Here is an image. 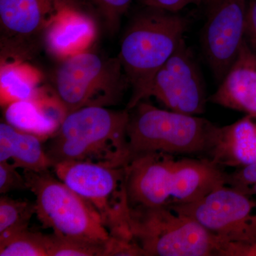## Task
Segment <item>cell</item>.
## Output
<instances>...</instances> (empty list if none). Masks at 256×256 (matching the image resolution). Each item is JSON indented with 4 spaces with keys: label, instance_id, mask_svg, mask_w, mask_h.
Instances as JSON below:
<instances>
[{
    "label": "cell",
    "instance_id": "obj_1",
    "mask_svg": "<svg viewBox=\"0 0 256 256\" xmlns=\"http://www.w3.org/2000/svg\"><path fill=\"white\" fill-rule=\"evenodd\" d=\"M129 206H169L190 203L226 185V172L210 159H175L152 153L126 165Z\"/></svg>",
    "mask_w": 256,
    "mask_h": 256
},
{
    "label": "cell",
    "instance_id": "obj_2",
    "mask_svg": "<svg viewBox=\"0 0 256 256\" xmlns=\"http://www.w3.org/2000/svg\"><path fill=\"white\" fill-rule=\"evenodd\" d=\"M188 26L178 12L152 6H146L131 20L118 56L132 90L128 110L146 100L153 79L184 38Z\"/></svg>",
    "mask_w": 256,
    "mask_h": 256
},
{
    "label": "cell",
    "instance_id": "obj_3",
    "mask_svg": "<svg viewBox=\"0 0 256 256\" xmlns=\"http://www.w3.org/2000/svg\"><path fill=\"white\" fill-rule=\"evenodd\" d=\"M129 110L88 106L66 116L45 150L52 168L65 161H89L114 166L128 163Z\"/></svg>",
    "mask_w": 256,
    "mask_h": 256
},
{
    "label": "cell",
    "instance_id": "obj_4",
    "mask_svg": "<svg viewBox=\"0 0 256 256\" xmlns=\"http://www.w3.org/2000/svg\"><path fill=\"white\" fill-rule=\"evenodd\" d=\"M129 114L128 163L152 153H207L216 128L203 118L162 110L144 100Z\"/></svg>",
    "mask_w": 256,
    "mask_h": 256
},
{
    "label": "cell",
    "instance_id": "obj_5",
    "mask_svg": "<svg viewBox=\"0 0 256 256\" xmlns=\"http://www.w3.org/2000/svg\"><path fill=\"white\" fill-rule=\"evenodd\" d=\"M133 240L146 256H216L223 240L168 206H129Z\"/></svg>",
    "mask_w": 256,
    "mask_h": 256
},
{
    "label": "cell",
    "instance_id": "obj_6",
    "mask_svg": "<svg viewBox=\"0 0 256 256\" xmlns=\"http://www.w3.org/2000/svg\"><path fill=\"white\" fill-rule=\"evenodd\" d=\"M130 88L118 57L84 52L62 60L55 72L54 92L67 114L88 106L116 105Z\"/></svg>",
    "mask_w": 256,
    "mask_h": 256
},
{
    "label": "cell",
    "instance_id": "obj_7",
    "mask_svg": "<svg viewBox=\"0 0 256 256\" xmlns=\"http://www.w3.org/2000/svg\"><path fill=\"white\" fill-rule=\"evenodd\" d=\"M28 190L35 196V214L54 233L96 244L111 238L100 215L90 202L47 171H24Z\"/></svg>",
    "mask_w": 256,
    "mask_h": 256
},
{
    "label": "cell",
    "instance_id": "obj_8",
    "mask_svg": "<svg viewBox=\"0 0 256 256\" xmlns=\"http://www.w3.org/2000/svg\"><path fill=\"white\" fill-rule=\"evenodd\" d=\"M56 178L94 206L110 236L134 242L128 222L126 166L65 161L53 166Z\"/></svg>",
    "mask_w": 256,
    "mask_h": 256
},
{
    "label": "cell",
    "instance_id": "obj_9",
    "mask_svg": "<svg viewBox=\"0 0 256 256\" xmlns=\"http://www.w3.org/2000/svg\"><path fill=\"white\" fill-rule=\"evenodd\" d=\"M85 6L87 0H0L1 63L30 58L56 20Z\"/></svg>",
    "mask_w": 256,
    "mask_h": 256
},
{
    "label": "cell",
    "instance_id": "obj_10",
    "mask_svg": "<svg viewBox=\"0 0 256 256\" xmlns=\"http://www.w3.org/2000/svg\"><path fill=\"white\" fill-rule=\"evenodd\" d=\"M168 207L193 218L224 244L256 239V201L228 185L196 201Z\"/></svg>",
    "mask_w": 256,
    "mask_h": 256
},
{
    "label": "cell",
    "instance_id": "obj_11",
    "mask_svg": "<svg viewBox=\"0 0 256 256\" xmlns=\"http://www.w3.org/2000/svg\"><path fill=\"white\" fill-rule=\"evenodd\" d=\"M170 110L198 116L204 112L206 88L201 70L184 38L160 69L146 92Z\"/></svg>",
    "mask_w": 256,
    "mask_h": 256
},
{
    "label": "cell",
    "instance_id": "obj_12",
    "mask_svg": "<svg viewBox=\"0 0 256 256\" xmlns=\"http://www.w3.org/2000/svg\"><path fill=\"white\" fill-rule=\"evenodd\" d=\"M248 0H223L207 14L202 30L204 54L216 79L220 82L238 56L244 42Z\"/></svg>",
    "mask_w": 256,
    "mask_h": 256
},
{
    "label": "cell",
    "instance_id": "obj_13",
    "mask_svg": "<svg viewBox=\"0 0 256 256\" xmlns=\"http://www.w3.org/2000/svg\"><path fill=\"white\" fill-rule=\"evenodd\" d=\"M210 100L256 119V55L245 40L238 56Z\"/></svg>",
    "mask_w": 256,
    "mask_h": 256
},
{
    "label": "cell",
    "instance_id": "obj_14",
    "mask_svg": "<svg viewBox=\"0 0 256 256\" xmlns=\"http://www.w3.org/2000/svg\"><path fill=\"white\" fill-rule=\"evenodd\" d=\"M207 154L220 168L256 162V119L246 116L229 126H216Z\"/></svg>",
    "mask_w": 256,
    "mask_h": 256
},
{
    "label": "cell",
    "instance_id": "obj_15",
    "mask_svg": "<svg viewBox=\"0 0 256 256\" xmlns=\"http://www.w3.org/2000/svg\"><path fill=\"white\" fill-rule=\"evenodd\" d=\"M66 116V110L54 92L50 96L45 92L33 100L11 102L4 112L8 124L42 140L52 137Z\"/></svg>",
    "mask_w": 256,
    "mask_h": 256
},
{
    "label": "cell",
    "instance_id": "obj_16",
    "mask_svg": "<svg viewBox=\"0 0 256 256\" xmlns=\"http://www.w3.org/2000/svg\"><path fill=\"white\" fill-rule=\"evenodd\" d=\"M96 34L95 21L82 9L64 13L47 30L44 45L56 58L65 60L86 50Z\"/></svg>",
    "mask_w": 256,
    "mask_h": 256
},
{
    "label": "cell",
    "instance_id": "obj_17",
    "mask_svg": "<svg viewBox=\"0 0 256 256\" xmlns=\"http://www.w3.org/2000/svg\"><path fill=\"white\" fill-rule=\"evenodd\" d=\"M41 138L23 132L6 122L0 124V162L10 161L24 171H47L52 162L42 144Z\"/></svg>",
    "mask_w": 256,
    "mask_h": 256
},
{
    "label": "cell",
    "instance_id": "obj_18",
    "mask_svg": "<svg viewBox=\"0 0 256 256\" xmlns=\"http://www.w3.org/2000/svg\"><path fill=\"white\" fill-rule=\"evenodd\" d=\"M40 82L38 72L24 62L14 60L1 63L2 105L6 106L16 101L37 98L44 92L40 86Z\"/></svg>",
    "mask_w": 256,
    "mask_h": 256
},
{
    "label": "cell",
    "instance_id": "obj_19",
    "mask_svg": "<svg viewBox=\"0 0 256 256\" xmlns=\"http://www.w3.org/2000/svg\"><path fill=\"white\" fill-rule=\"evenodd\" d=\"M34 214H35L34 203L2 196L0 198V238L28 228V224Z\"/></svg>",
    "mask_w": 256,
    "mask_h": 256
},
{
    "label": "cell",
    "instance_id": "obj_20",
    "mask_svg": "<svg viewBox=\"0 0 256 256\" xmlns=\"http://www.w3.org/2000/svg\"><path fill=\"white\" fill-rule=\"evenodd\" d=\"M1 256H48L47 235L30 229L0 238Z\"/></svg>",
    "mask_w": 256,
    "mask_h": 256
},
{
    "label": "cell",
    "instance_id": "obj_21",
    "mask_svg": "<svg viewBox=\"0 0 256 256\" xmlns=\"http://www.w3.org/2000/svg\"><path fill=\"white\" fill-rule=\"evenodd\" d=\"M47 240L48 256H107L108 242L96 244L54 233L47 235Z\"/></svg>",
    "mask_w": 256,
    "mask_h": 256
},
{
    "label": "cell",
    "instance_id": "obj_22",
    "mask_svg": "<svg viewBox=\"0 0 256 256\" xmlns=\"http://www.w3.org/2000/svg\"><path fill=\"white\" fill-rule=\"evenodd\" d=\"M133 0H87L105 23L111 32L118 30L121 18L126 12Z\"/></svg>",
    "mask_w": 256,
    "mask_h": 256
},
{
    "label": "cell",
    "instance_id": "obj_23",
    "mask_svg": "<svg viewBox=\"0 0 256 256\" xmlns=\"http://www.w3.org/2000/svg\"><path fill=\"white\" fill-rule=\"evenodd\" d=\"M226 182L247 196H256V162L226 173Z\"/></svg>",
    "mask_w": 256,
    "mask_h": 256
},
{
    "label": "cell",
    "instance_id": "obj_24",
    "mask_svg": "<svg viewBox=\"0 0 256 256\" xmlns=\"http://www.w3.org/2000/svg\"><path fill=\"white\" fill-rule=\"evenodd\" d=\"M18 168L12 162H0V193L5 194L16 190H28L24 175H21Z\"/></svg>",
    "mask_w": 256,
    "mask_h": 256
},
{
    "label": "cell",
    "instance_id": "obj_25",
    "mask_svg": "<svg viewBox=\"0 0 256 256\" xmlns=\"http://www.w3.org/2000/svg\"><path fill=\"white\" fill-rule=\"evenodd\" d=\"M244 40L256 55V0H248Z\"/></svg>",
    "mask_w": 256,
    "mask_h": 256
},
{
    "label": "cell",
    "instance_id": "obj_26",
    "mask_svg": "<svg viewBox=\"0 0 256 256\" xmlns=\"http://www.w3.org/2000/svg\"><path fill=\"white\" fill-rule=\"evenodd\" d=\"M217 256H256V239L249 242H224Z\"/></svg>",
    "mask_w": 256,
    "mask_h": 256
},
{
    "label": "cell",
    "instance_id": "obj_27",
    "mask_svg": "<svg viewBox=\"0 0 256 256\" xmlns=\"http://www.w3.org/2000/svg\"><path fill=\"white\" fill-rule=\"evenodd\" d=\"M223 2V0H205L207 14L214 11Z\"/></svg>",
    "mask_w": 256,
    "mask_h": 256
},
{
    "label": "cell",
    "instance_id": "obj_28",
    "mask_svg": "<svg viewBox=\"0 0 256 256\" xmlns=\"http://www.w3.org/2000/svg\"><path fill=\"white\" fill-rule=\"evenodd\" d=\"M204 2H205V0H204Z\"/></svg>",
    "mask_w": 256,
    "mask_h": 256
}]
</instances>
